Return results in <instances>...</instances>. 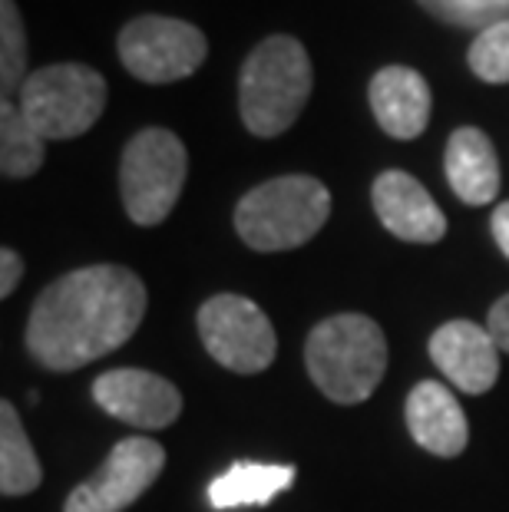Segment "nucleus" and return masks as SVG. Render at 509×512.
<instances>
[{"label": "nucleus", "mask_w": 509, "mask_h": 512, "mask_svg": "<svg viewBox=\"0 0 509 512\" xmlns=\"http://www.w3.org/2000/svg\"><path fill=\"white\" fill-rule=\"evenodd\" d=\"M490 228H493V238H496V245H500V252L509 258V202L496 205V209H493Z\"/></svg>", "instance_id": "nucleus-24"}, {"label": "nucleus", "mask_w": 509, "mask_h": 512, "mask_svg": "<svg viewBox=\"0 0 509 512\" xmlns=\"http://www.w3.org/2000/svg\"><path fill=\"white\" fill-rule=\"evenodd\" d=\"M93 400L110 417L139 430L172 427L182 413V394L166 377L139 367L106 370L93 380Z\"/></svg>", "instance_id": "nucleus-10"}, {"label": "nucleus", "mask_w": 509, "mask_h": 512, "mask_svg": "<svg viewBox=\"0 0 509 512\" xmlns=\"http://www.w3.org/2000/svg\"><path fill=\"white\" fill-rule=\"evenodd\" d=\"M27 30L14 0H0V86L20 93L27 80Z\"/></svg>", "instance_id": "nucleus-19"}, {"label": "nucleus", "mask_w": 509, "mask_h": 512, "mask_svg": "<svg viewBox=\"0 0 509 512\" xmlns=\"http://www.w3.org/2000/svg\"><path fill=\"white\" fill-rule=\"evenodd\" d=\"M146 318V285L123 265L67 271L30 308L27 347L47 370H80L123 347Z\"/></svg>", "instance_id": "nucleus-1"}, {"label": "nucleus", "mask_w": 509, "mask_h": 512, "mask_svg": "<svg viewBox=\"0 0 509 512\" xmlns=\"http://www.w3.org/2000/svg\"><path fill=\"white\" fill-rule=\"evenodd\" d=\"M189 172V152L169 129L149 126L129 139L119 159V195L136 225L153 228L176 209Z\"/></svg>", "instance_id": "nucleus-5"}, {"label": "nucleus", "mask_w": 509, "mask_h": 512, "mask_svg": "<svg viewBox=\"0 0 509 512\" xmlns=\"http://www.w3.org/2000/svg\"><path fill=\"white\" fill-rule=\"evenodd\" d=\"M20 278H24V261H20L14 248H4L0 252V298H10L20 285Z\"/></svg>", "instance_id": "nucleus-22"}, {"label": "nucleus", "mask_w": 509, "mask_h": 512, "mask_svg": "<svg viewBox=\"0 0 509 512\" xmlns=\"http://www.w3.org/2000/svg\"><path fill=\"white\" fill-rule=\"evenodd\" d=\"M407 430L417 446L440 460H453L467 450L470 423L457 394L440 380H420L407 397Z\"/></svg>", "instance_id": "nucleus-13"}, {"label": "nucleus", "mask_w": 509, "mask_h": 512, "mask_svg": "<svg viewBox=\"0 0 509 512\" xmlns=\"http://www.w3.org/2000/svg\"><path fill=\"white\" fill-rule=\"evenodd\" d=\"M331 215L328 185L314 176H278L235 205V232L255 252H291L311 242Z\"/></svg>", "instance_id": "nucleus-4"}, {"label": "nucleus", "mask_w": 509, "mask_h": 512, "mask_svg": "<svg viewBox=\"0 0 509 512\" xmlns=\"http://www.w3.org/2000/svg\"><path fill=\"white\" fill-rule=\"evenodd\" d=\"M43 133L10 100L0 103V172L27 179L43 166Z\"/></svg>", "instance_id": "nucleus-18"}, {"label": "nucleus", "mask_w": 509, "mask_h": 512, "mask_svg": "<svg viewBox=\"0 0 509 512\" xmlns=\"http://www.w3.org/2000/svg\"><path fill=\"white\" fill-rule=\"evenodd\" d=\"M374 212L381 225L400 242L437 245L447 235V219L433 195L404 169H387L374 179Z\"/></svg>", "instance_id": "nucleus-12"}, {"label": "nucleus", "mask_w": 509, "mask_h": 512, "mask_svg": "<svg viewBox=\"0 0 509 512\" xmlns=\"http://www.w3.org/2000/svg\"><path fill=\"white\" fill-rule=\"evenodd\" d=\"M311 60L295 37L275 34L248 53L238 76L242 123L258 139H275L295 126L311 96Z\"/></svg>", "instance_id": "nucleus-2"}, {"label": "nucleus", "mask_w": 509, "mask_h": 512, "mask_svg": "<svg viewBox=\"0 0 509 512\" xmlns=\"http://www.w3.org/2000/svg\"><path fill=\"white\" fill-rule=\"evenodd\" d=\"M490 334L496 337V344H500V351L509 354V294H503L500 301L490 308Z\"/></svg>", "instance_id": "nucleus-23"}, {"label": "nucleus", "mask_w": 509, "mask_h": 512, "mask_svg": "<svg viewBox=\"0 0 509 512\" xmlns=\"http://www.w3.org/2000/svg\"><path fill=\"white\" fill-rule=\"evenodd\" d=\"M298 470L285 463H235L209 483V506L215 512H229L242 506H268L278 493L295 483Z\"/></svg>", "instance_id": "nucleus-16"}, {"label": "nucleus", "mask_w": 509, "mask_h": 512, "mask_svg": "<svg viewBox=\"0 0 509 512\" xmlns=\"http://www.w3.org/2000/svg\"><path fill=\"white\" fill-rule=\"evenodd\" d=\"M500 344L490 328L473 321H447L430 337V357L440 374L463 394H486L500 377Z\"/></svg>", "instance_id": "nucleus-11"}, {"label": "nucleus", "mask_w": 509, "mask_h": 512, "mask_svg": "<svg viewBox=\"0 0 509 512\" xmlns=\"http://www.w3.org/2000/svg\"><path fill=\"white\" fill-rule=\"evenodd\" d=\"M162 466H166V450L156 440H119L106 456L103 470L67 496L63 512H123L156 483Z\"/></svg>", "instance_id": "nucleus-9"}, {"label": "nucleus", "mask_w": 509, "mask_h": 512, "mask_svg": "<svg viewBox=\"0 0 509 512\" xmlns=\"http://www.w3.org/2000/svg\"><path fill=\"white\" fill-rule=\"evenodd\" d=\"M17 106L43 139H77L106 110V80L86 63H53L27 76Z\"/></svg>", "instance_id": "nucleus-6"}, {"label": "nucleus", "mask_w": 509, "mask_h": 512, "mask_svg": "<svg viewBox=\"0 0 509 512\" xmlns=\"http://www.w3.org/2000/svg\"><path fill=\"white\" fill-rule=\"evenodd\" d=\"M467 63L483 83L493 86L509 83V20L486 27L473 37L467 50Z\"/></svg>", "instance_id": "nucleus-20"}, {"label": "nucleus", "mask_w": 509, "mask_h": 512, "mask_svg": "<svg viewBox=\"0 0 509 512\" xmlns=\"http://www.w3.org/2000/svg\"><path fill=\"white\" fill-rule=\"evenodd\" d=\"M43 479L37 450L24 433L20 413L14 403H0V493L4 496H27L34 493Z\"/></svg>", "instance_id": "nucleus-17"}, {"label": "nucleus", "mask_w": 509, "mask_h": 512, "mask_svg": "<svg viewBox=\"0 0 509 512\" xmlns=\"http://www.w3.org/2000/svg\"><path fill=\"white\" fill-rule=\"evenodd\" d=\"M443 172L453 195L467 205H490L500 192V159L490 136L476 126H460L447 139Z\"/></svg>", "instance_id": "nucleus-15"}, {"label": "nucleus", "mask_w": 509, "mask_h": 512, "mask_svg": "<svg viewBox=\"0 0 509 512\" xmlns=\"http://www.w3.org/2000/svg\"><path fill=\"white\" fill-rule=\"evenodd\" d=\"M430 17L453 27L486 30L509 20V0H417Z\"/></svg>", "instance_id": "nucleus-21"}, {"label": "nucleus", "mask_w": 509, "mask_h": 512, "mask_svg": "<svg viewBox=\"0 0 509 512\" xmlns=\"http://www.w3.org/2000/svg\"><path fill=\"white\" fill-rule=\"evenodd\" d=\"M305 364L314 387L334 403H364L381 387L387 341L367 314H334L308 334Z\"/></svg>", "instance_id": "nucleus-3"}, {"label": "nucleus", "mask_w": 509, "mask_h": 512, "mask_svg": "<svg viewBox=\"0 0 509 512\" xmlns=\"http://www.w3.org/2000/svg\"><path fill=\"white\" fill-rule=\"evenodd\" d=\"M116 50L136 80L159 86L196 73L209 57V40L189 20L146 14L119 30Z\"/></svg>", "instance_id": "nucleus-7"}, {"label": "nucleus", "mask_w": 509, "mask_h": 512, "mask_svg": "<svg viewBox=\"0 0 509 512\" xmlns=\"http://www.w3.org/2000/svg\"><path fill=\"white\" fill-rule=\"evenodd\" d=\"M199 337L215 364L235 374H262L278 341L268 314L242 294H212L199 308Z\"/></svg>", "instance_id": "nucleus-8"}, {"label": "nucleus", "mask_w": 509, "mask_h": 512, "mask_svg": "<svg viewBox=\"0 0 509 512\" xmlns=\"http://www.w3.org/2000/svg\"><path fill=\"white\" fill-rule=\"evenodd\" d=\"M377 126L391 139H417L430 123V86L410 67H384L367 86Z\"/></svg>", "instance_id": "nucleus-14"}]
</instances>
